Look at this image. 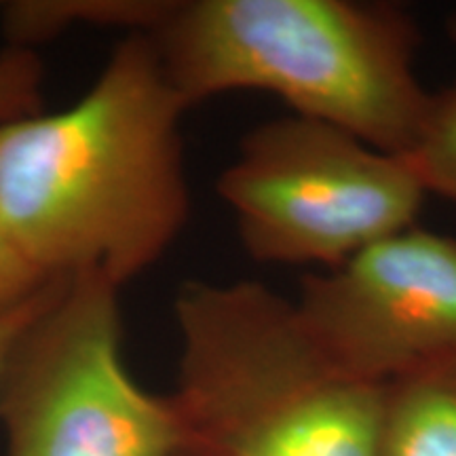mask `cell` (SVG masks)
Wrapping results in <instances>:
<instances>
[{
  "label": "cell",
  "mask_w": 456,
  "mask_h": 456,
  "mask_svg": "<svg viewBox=\"0 0 456 456\" xmlns=\"http://www.w3.org/2000/svg\"><path fill=\"white\" fill-rule=\"evenodd\" d=\"M186 110L151 37L131 32L72 106L0 123V231L43 277L121 289L191 216Z\"/></svg>",
  "instance_id": "obj_1"
},
{
  "label": "cell",
  "mask_w": 456,
  "mask_h": 456,
  "mask_svg": "<svg viewBox=\"0 0 456 456\" xmlns=\"http://www.w3.org/2000/svg\"><path fill=\"white\" fill-rule=\"evenodd\" d=\"M188 108L265 91L296 117L403 155L431 91L416 74L419 32L406 9L355 0L163 3L146 32Z\"/></svg>",
  "instance_id": "obj_2"
},
{
  "label": "cell",
  "mask_w": 456,
  "mask_h": 456,
  "mask_svg": "<svg viewBox=\"0 0 456 456\" xmlns=\"http://www.w3.org/2000/svg\"><path fill=\"white\" fill-rule=\"evenodd\" d=\"M174 393L214 456H379L383 385L346 372L265 283L188 281L174 300Z\"/></svg>",
  "instance_id": "obj_3"
},
{
  "label": "cell",
  "mask_w": 456,
  "mask_h": 456,
  "mask_svg": "<svg viewBox=\"0 0 456 456\" xmlns=\"http://www.w3.org/2000/svg\"><path fill=\"white\" fill-rule=\"evenodd\" d=\"M7 456H188L174 395L135 383L123 359L118 288L100 277L55 283L17 338L0 383Z\"/></svg>",
  "instance_id": "obj_4"
},
{
  "label": "cell",
  "mask_w": 456,
  "mask_h": 456,
  "mask_svg": "<svg viewBox=\"0 0 456 456\" xmlns=\"http://www.w3.org/2000/svg\"><path fill=\"white\" fill-rule=\"evenodd\" d=\"M218 195L254 260L322 271L416 224L427 199L402 155L296 114L248 131Z\"/></svg>",
  "instance_id": "obj_5"
},
{
  "label": "cell",
  "mask_w": 456,
  "mask_h": 456,
  "mask_svg": "<svg viewBox=\"0 0 456 456\" xmlns=\"http://www.w3.org/2000/svg\"><path fill=\"white\" fill-rule=\"evenodd\" d=\"M302 322L346 372L385 385L456 346V237L408 226L300 283Z\"/></svg>",
  "instance_id": "obj_6"
},
{
  "label": "cell",
  "mask_w": 456,
  "mask_h": 456,
  "mask_svg": "<svg viewBox=\"0 0 456 456\" xmlns=\"http://www.w3.org/2000/svg\"><path fill=\"white\" fill-rule=\"evenodd\" d=\"M379 456H456V346L383 385Z\"/></svg>",
  "instance_id": "obj_7"
},
{
  "label": "cell",
  "mask_w": 456,
  "mask_h": 456,
  "mask_svg": "<svg viewBox=\"0 0 456 456\" xmlns=\"http://www.w3.org/2000/svg\"><path fill=\"white\" fill-rule=\"evenodd\" d=\"M163 3H15L4 9V26L13 47L30 49L32 41L53 37L83 20L100 26H129L148 32L157 21Z\"/></svg>",
  "instance_id": "obj_8"
},
{
  "label": "cell",
  "mask_w": 456,
  "mask_h": 456,
  "mask_svg": "<svg viewBox=\"0 0 456 456\" xmlns=\"http://www.w3.org/2000/svg\"><path fill=\"white\" fill-rule=\"evenodd\" d=\"M402 157L427 197L456 203V83L431 94L416 138Z\"/></svg>",
  "instance_id": "obj_9"
},
{
  "label": "cell",
  "mask_w": 456,
  "mask_h": 456,
  "mask_svg": "<svg viewBox=\"0 0 456 456\" xmlns=\"http://www.w3.org/2000/svg\"><path fill=\"white\" fill-rule=\"evenodd\" d=\"M41 89L43 64L32 49L11 45L0 53V123L41 112Z\"/></svg>",
  "instance_id": "obj_10"
},
{
  "label": "cell",
  "mask_w": 456,
  "mask_h": 456,
  "mask_svg": "<svg viewBox=\"0 0 456 456\" xmlns=\"http://www.w3.org/2000/svg\"><path fill=\"white\" fill-rule=\"evenodd\" d=\"M53 279L43 277L0 231V315L24 305Z\"/></svg>",
  "instance_id": "obj_11"
},
{
  "label": "cell",
  "mask_w": 456,
  "mask_h": 456,
  "mask_svg": "<svg viewBox=\"0 0 456 456\" xmlns=\"http://www.w3.org/2000/svg\"><path fill=\"white\" fill-rule=\"evenodd\" d=\"M57 281H60V279H53V281L45 285L41 292H37L30 300H26L24 305L15 306V309L0 315V383H3L4 366H7V359L11 355V351H13L17 338H20L21 332L28 328V323L37 317V313L43 309V305L49 300Z\"/></svg>",
  "instance_id": "obj_12"
},
{
  "label": "cell",
  "mask_w": 456,
  "mask_h": 456,
  "mask_svg": "<svg viewBox=\"0 0 456 456\" xmlns=\"http://www.w3.org/2000/svg\"><path fill=\"white\" fill-rule=\"evenodd\" d=\"M448 32H450V38L456 43V15L448 21Z\"/></svg>",
  "instance_id": "obj_13"
},
{
  "label": "cell",
  "mask_w": 456,
  "mask_h": 456,
  "mask_svg": "<svg viewBox=\"0 0 456 456\" xmlns=\"http://www.w3.org/2000/svg\"><path fill=\"white\" fill-rule=\"evenodd\" d=\"M188 456H214V454H208V452H199V450H195V452H192V454H188Z\"/></svg>",
  "instance_id": "obj_14"
}]
</instances>
